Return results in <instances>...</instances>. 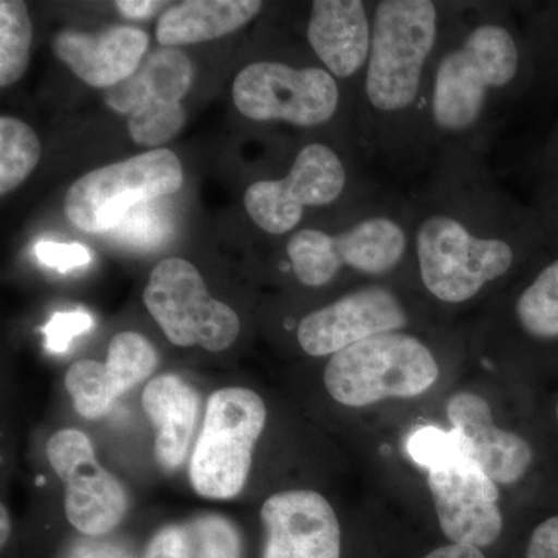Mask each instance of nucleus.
<instances>
[{
	"label": "nucleus",
	"mask_w": 558,
	"mask_h": 558,
	"mask_svg": "<svg viewBox=\"0 0 558 558\" xmlns=\"http://www.w3.org/2000/svg\"><path fill=\"white\" fill-rule=\"evenodd\" d=\"M233 101L247 119L317 130L339 116L343 90L323 65L260 61L238 73Z\"/></svg>",
	"instance_id": "nucleus-9"
},
{
	"label": "nucleus",
	"mask_w": 558,
	"mask_h": 558,
	"mask_svg": "<svg viewBox=\"0 0 558 558\" xmlns=\"http://www.w3.org/2000/svg\"><path fill=\"white\" fill-rule=\"evenodd\" d=\"M535 160H537L538 175L556 174L558 172V119Z\"/></svg>",
	"instance_id": "nucleus-32"
},
{
	"label": "nucleus",
	"mask_w": 558,
	"mask_h": 558,
	"mask_svg": "<svg viewBox=\"0 0 558 558\" xmlns=\"http://www.w3.org/2000/svg\"><path fill=\"white\" fill-rule=\"evenodd\" d=\"M0 512H2V517H0V521H2V538L0 539H2V546H5L10 538V517L9 512H7L5 506H2Z\"/></svg>",
	"instance_id": "nucleus-35"
},
{
	"label": "nucleus",
	"mask_w": 558,
	"mask_h": 558,
	"mask_svg": "<svg viewBox=\"0 0 558 558\" xmlns=\"http://www.w3.org/2000/svg\"><path fill=\"white\" fill-rule=\"evenodd\" d=\"M508 319L513 332L539 348L558 349V253L546 252L512 293Z\"/></svg>",
	"instance_id": "nucleus-21"
},
{
	"label": "nucleus",
	"mask_w": 558,
	"mask_h": 558,
	"mask_svg": "<svg viewBox=\"0 0 558 558\" xmlns=\"http://www.w3.org/2000/svg\"><path fill=\"white\" fill-rule=\"evenodd\" d=\"M159 357L150 341L142 333L124 330L109 343L108 362L80 360L65 374V389L81 416L105 417L117 400L149 379Z\"/></svg>",
	"instance_id": "nucleus-15"
},
{
	"label": "nucleus",
	"mask_w": 558,
	"mask_h": 558,
	"mask_svg": "<svg viewBox=\"0 0 558 558\" xmlns=\"http://www.w3.org/2000/svg\"><path fill=\"white\" fill-rule=\"evenodd\" d=\"M354 182L343 154L329 143H306L281 179L258 180L244 194L250 218L271 236L299 231L307 209L339 204Z\"/></svg>",
	"instance_id": "nucleus-10"
},
{
	"label": "nucleus",
	"mask_w": 558,
	"mask_h": 558,
	"mask_svg": "<svg viewBox=\"0 0 558 558\" xmlns=\"http://www.w3.org/2000/svg\"><path fill=\"white\" fill-rule=\"evenodd\" d=\"M194 72L182 51L163 47L143 61L137 72L106 95L110 108L131 113L142 100L175 105L189 94Z\"/></svg>",
	"instance_id": "nucleus-22"
},
{
	"label": "nucleus",
	"mask_w": 558,
	"mask_h": 558,
	"mask_svg": "<svg viewBox=\"0 0 558 558\" xmlns=\"http://www.w3.org/2000/svg\"><path fill=\"white\" fill-rule=\"evenodd\" d=\"M409 190L385 183L352 209L339 229L303 227L286 242V270L304 288L322 289L343 271L387 282L413 271Z\"/></svg>",
	"instance_id": "nucleus-4"
},
{
	"label": "nucleus",
	"mask_w": 558,
	"mask_h": 558,
	"mask_svg": "<svg viewBox=\"0 0 558 558\" xmlns=\"http://www.w3.org/2000/svg\"><path fill=\"white\" fill-rule=\"evenodd\" d=\"M241 532L222 515H199L154 534L143 558H242Z\"/></svg>",
	"instance_id": "nucleus-23"
},
{
	"label": "nucleus",
	"mask_w": 558,
	"mask_h": 558,
	"mask_svg": "<svg viewBox=\"0 0 558 558\" xmlns=\"http://www.w3.org/2000/svg\"><path fill=\"white\" fill-rule=\"evenodd\" d=\"M36 258L44 264L65 274L90 264V250L81 244H64V242L40 241L35 245Z\"/></svg>",
	"instance_id": "nucleus-30"
},
{
	"label": "nucleus",
	"mask_w": 558,
	"mask_h": 558,
	"mask_svg": "<svg viewBox=\"0 0 558 558\" xmlns=\"http://www.w3.org/2000/svg\"><path fill=\"white\" fill-rule=\"evenodd\" d=\"M526 558H558V515L542 521L532 531Z\"/></svg>",
	"instance_id": "nucleus-31"
},
{
	"label": "nucleus",
	"mask_w": 558,
	"mask_h": 558,
	"mask_svg": "<svg viewBox=\"0 0 558 558\" xmlns=\"http://www.w3.org/2000/svg\"><path fill=\"white\" fill-rule=\"evenodd\" d=\"M43 146L28 124L14 117L0 119V194L16 190L38 167Z\"/></svg>",
	"instance_id": "nucleus-24"
},
{
	"label": "nucleus",
	"mask_w": 558,
	"mask_h": 558,
	"mask_svg": "<svg viewBox=\"0 0 558 558\" xmlns=\"http://www.w3.org/2000/svg\"><path fill=\"white\" fill-rule=\"evenodd\" d=\"M438 379L439 363L432 349L407 330L359 341L333 354L325 369L330 398L352 409L417 398Z\"/></svg>",
	"instance_id": "nucleus-6"
},
{
	"label": "nucleus",
	"mask_w": 558,
	"mask_h": 558,
	"mask_svg": "<svg viewBox=\"0 0 558 558\" xmlns=\"http://www.w3.org/2000/svg\"><path fill=\"white\" fill-rule=\"evenodd\" d=\"M183 168L170 149H154L98 168L76 180L65 194V218L86 233H109L138 205L178 193Z\"/></svg>",
	"instance_id": "nucleus-8"
},
{
	"label": "nucleus",
	"mask_w": 558,
	"mask_h": 558,
	"mask_svg": "<svg viewBox=\"0 0 558 558\" xmlns=\"http://www.w3.org/2000/svg\"><path fill=\"white\" fill-rule=\"evenodd\" d=\"M186 113L180 102L168 105L142 100L130 113V135L137 145L160 146L170 142L185 124Z\"/></svg>",
	"instance_id": "nucleus-26"
},
{
	"label": "nucleus",
	"mask_w": 558,
	"mask_h": 558,
	"mask_svg": "<svg viewBox=\"0 0 558 558\" xmlns=\"http://www.w3.org/2000/svg\"><path fill=\"white\" fill-rule=\"evenodd\" d=\"M373 9L374 2L363 0H315L306 25L307 43L323 68L357 89L373 43Z\"/></svg>",
	"instance_id": "nucleus-16"
},
{
	"label": "nucleus",
	"mask_w": 558,
	"mask_h": 558,
	"mask_svg": "<svg viewBox=\"0 0 558 558\" xmlns=\"http://www.w3.org/2000/svg\"><path fill=\"white\" fill-rule=\"evenodd\" d=\"M143 411L157 429L156 459L161 469L182 468L196 429L201 398L196 389L174 374H163L146 385Z\"/></svg>",
	"instance_id": "nucleus-19"
},
{
	"label": "nucleus",
	"mask_w": 558,
	"mask_h": 558,
	"mask_svg": "<svg viewBox=\"0 0 558 558\" xmlns=\"http://www.w3.org/2000/svg\"><path fill=\"white\" fill-rule=\"evenodd\" d=\"M424 558H486L481 549L475 546L465 545H446L440 548L432 550L427 557Z\"/></svg>",
	"instance_id": "nucleus-34"
},
{
	"label": "nucleus",
	"mask_w": 558,
	"mask_h": 558,
	"mask_svg": "<svg viewBox=\"0 0 558 558\" xmlns=\"http://www.w3.org/2000/svg\"><path fill=\"white\" fill-rule=\"evenodd\" d=\"M407 451L428 472L439 526L453 545L483 549L502 532L499 490L462 449L454 429L418 428L407 440Z\"/></svg>",
	"instance_id": "nucleus-5"
},
{
	"label": "nucleus",
	"mask_w": 558,
	"mask_h": 558,
	"mask_svg": "<svg viewBox=\"0 0 558 558\" xmlns=\"http://www.w3.org/2000/svg\"><path fill=\"white\" fill-rule=\"evenodd\" d=\"M47 458L65 486V517L80 534L102 537L119 527L128 497L119 478L102 469L89 438L61 429L47 442Z\"/></svg>",
	"instance_id": "nucleus-13"
},
{
	"label": "nucleus",
	"mask_w": 558,
	"mask_h": 558,
	"mask_svg": "<svg viewBox=\"0 0 558 558\" xmlns=\"http://www.w3.org/2000/svg\"><path fill=\"white\" fill-rule=\"evenodd\" d=\"M32 21L22 0L0 2V86L17 83L27 72L32 50Z\"/></svg>",
	"instance_id": "nucleus-25"
},
{
	"label": "nucleus",
	"mask_w": 558,
	"mask_h": 558,
	"mask_svg": "<svg viewBox=\"0 0 558 558\" xmlns=\"http://www.w3.org/2000/svg\"><path fill=\"white\" fill-rule=\"evenodd\" d=\"M414 278L442 306H464L546 252L534 209L502 186L487 156L436 150L410 189Z\"/></svg>",
	"instance_id": "nucleus-1"
},
{
	"label": "nucleus",
	"mask_w": 558,
	"mask_h": 558,
	"mask_svg": "<svg viewBox=\"0 0 558 558\" xmlns=\"http://www.w3.org/2000/svg\"><path fill=\"white\" fill-rule=\"evenodd\" d=\"M556 417H557V422H558V402H557V405H556Z\"/></svg>",
	"instance_id": "nucleus-36"
},
{
	"label": "nucleus",
	"mask_w": 558,
	"mask_h": 558,
	"mask_svg": "<svg viewBox=\"0 0 558 558\" xmlns=\"http://www.w3.org/2000/svg\"><path fill=\"white\" fill-rule=\"evenodd\" d=\"M143 301L175 347L220 352L240 336L236 312L209 295L199 270L186 259L160 260L150 271Z\"/></svg>",
	"instance_id": "nucleus-11"
},
{
	"label": "nucleus",
	"mask_w": 558,
	"mask_h": 558,
	"mask_svg": "<svg viewBox=\"0 0 558 558\" xmlns=\"http://www.w3.org/2000/svg\"><path fill=\"white\" fill-rule=\"evenodd\" d=\"M260 9L258 0H186L161 14L157 40L175 47L219 39L255 20Z\"/></svg>",
	"instance_id": "nucleus-20"
},
{
	"label": "nucleus",
	"mask_w": 558,
	"mask_h": 558,
	"mask_svg": "<svg viewBox=\"0 0 558 558\" xmlns=\"http://www.w3.org/2000/svg\"><path fill=\"white\" fill-rule=\"evenodd\" d=\"M172 230L171 219L153 202L132 209L117 229L109 231L113 240L134 248H156L165 244Z\"/></svg>",
	"instance_id": "nucleus-27"
},
{
	"label": "nucleus",
	"mask_w": 558,
	"mask_h": 558,
	"mask_svg": "<svg viewBox=\"0 0 558 558\" xmlns=\"http://www.w3.org/2000/svg\"><path fill=\"white\" fill-rule=\"evenodd\" d=\"M529 205L537 216L546 248L558 253V172L538 175L537 186Z\"/></svg>",
	"instance_id": "nucleus-28"
},
{
	"label": "nucleus",
	"mask_w": 558,
	"mask_h": 558,
	"mask_svg": "<svg viewBox=\"0 0 558 558\" xmlns=\"http://www.w3.org/2000/svg\"><path fill=\"white\" fill-rule=\"evenodd\" d=\"M458 2L379 0L359 87V143L381 174L413 189L433 160L428 84Z\"/></svg>",
	"instance_id": "nucleus-3"
},
{
	"label": "nucleus",
	"mask_w": 558,
	"mask_h": 558,
	"mask_svg": "<svg viewBox=\"0 0 558 558\" xmlns=\"http://www.w3.org/2000/svg\"><path fill=\"white\" fill-rule=\"evenodd\" d=\"M260 558H341V527L328 499L314 490L271 495L260 509Z\"/></svg>",
	"instance_id": "nucleus-14"
},
{
	"label": "nucleus",
	"mask_w": 558,
	"mask_h": 558,
	"mask_svg": "<svg viewBox=\"0 0 558 558\" xmlns=\"http://www.w3.org/2000/svg\"><path fill=\"white\" fill-rule=\"evenodd\" d=\"M94 328V318L86 312H58L44 328L47 351L65 354L72 341Z\"/></svg>",
	"instance_id": "nucleus-29"
},
{
	"label": "nucleus",
	"mask_w": 558,
	"mask_h": 558,
	"mask_svg": "<svg viewBox=\"0 0 558 558\" xmlns=\"http://www.w3.org/2000/svg\"><path fill=\"white\" fill-rule=\"evenodd\" d=\"M148 44L140 28L117 25L97 35L62 31L54 36L53 51L87 86L109 90L137 72Z\"/></svg>",
	"instance_id": "nucleus-18"
},
{
	"label": "nucleus",
	"mask_w": 558,
	"mask_h": 558,
	"mask_svg": "<svg viewBox=\"0 0 558 558\" xmlns=\"http://www.w3.org/2000/svg\"><path fill=\"white\" fill-rule=\"evenodd\" d=\"M462 449L495 484H513L526 475L534 450L526 439L494 424L490 407L473 392H458L447 403Z\"/></svg>",
	"instance_id": "nucleus-17"
},
{
	"label": "nucleus",
	"mask_w": 558,
	"mask_h": 558,
	"mask_svg": "<svg viewBox=\"0 0 558 558\" xmlns=\"http://www.w3.org/2000/svg\"><path fill=\"white\" fill-rule=\"evenodd\" d=\"M508 3H457L433 61L428 120L433 156L464 148L487 156L532 98L558 94L549 5L517 16Z\"/></svg>",
	"instance_id": "nucleus-2"
},
{
	"label": "nucleus",
	"mask_w": 558,
	"mask_h": 558,
	"mask_svg": "<svg viewBox=\"0 0 558 558\" xmlns=\"http://www.w3.org/2000/svg\"><path fill=\"white\" fill-rule=\"evenodd\" d=\"M266 418V403L252 389L222 388L209 396L190 462L191 486L197 495L230 499L241 494Z\"/></svg>",
	"instance_id": "nucleus-7"
},
{
	"label": "nucleus",
	"mask_w": 558,
	"mask_h": 558,
	"mask_svg": "<svg viewBox=\"0 0 558 558\" xmlns=\"http://www.w3.org/2000/svg\"><path fill=\"white\" fill-rule=\"evenodd\" d=\"M165 5L167 2H154V0H120L116 3L121 16L134 21L149 20Z\"/></svg>",
	"instance_id": "nucleus-33"
},
{
	"label": "nucleus",
	"mask_w": 558,
	"mask_h": 558,
	"mask_svg": "<svg viewBox=\"0 0 558 558\" xmlns=\"http://www.w3.org/2000/svg\"><path fill=\"white\" fill-rule=\"evenodd\" d=\"M409 301L389 282H366L310 312L296 326L300 348L311 357H332L352 344L413 325Z\"/></svg>",
	"instance_id": "nucleus-12"
}]
</instances>
